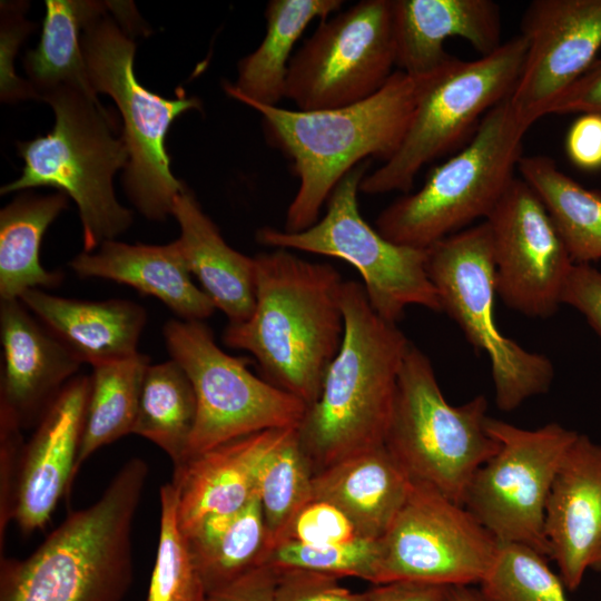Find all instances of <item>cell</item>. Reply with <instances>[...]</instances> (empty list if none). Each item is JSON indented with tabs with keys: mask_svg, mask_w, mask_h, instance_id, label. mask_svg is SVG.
Returning <instances> with one entry per match:
<instances>
[{
	"mask_svg": "<svg viewBox=\"0 0 601 601\" xmlns=\"http://www.w3.org/2000/svg\"><path fill=\"white\" fill-rule=\"evenodd\" d=\"M254 258V311L244 322L228 323L223 341L250 353L268 382L309 406L342 344L344 280L332 265L288 249Z\"/></svg>",
	"mask_w": 601,
	"mask_h": 601,
	"instance_id": "obj_1",
	"label": "cell"
},
{
	"mask_svg": "<svg viewBox=\"0 0 601 601\" xmlns=\"http://www.w3.org/2000/svg\"><path fill=\"white\" fill-rule=\"evenodd\" d=\"M344 335L317 400L296 427L315 473L384 445L410 342L371 306L364 286L342 288Z\"/></svg>",
	"mask_w": 601,
	"mask_h": 601,
	"instance_id": "obj_2",
	"label": "cell"
},
{
	"mask_svg": "<svg viewBox=\"0 0 601 601\" xmlns=\"http://www.w3.org/2000/svg\"><path fill=\"white\" fill-rule=\"evenodd\" d=\"M149 475L132 457L100 497L70 512L24 559L1 558L0 601H122L134 578L132 528Z\"/></svg>",
	"mask_w": 601,
	"mask_h": 601,
	"instance_id": "obj_3",
	"label": "cell"
},
{
	"mask_svg": "<svg viewBox=\"0 0 601 601\" xmlns=\"http://www.w3.org/2000/svg\"><path fill=\"white\" fill-rule=\"evenodd\" d=\"M422 78L394 71L373 96L325 110H289L243 104L262 117L265 137L293 164L298 189L286 213V231H302L318 219L336 185L367 158L387 161L398 149L420 95Z\"/></svg>",
	"mask_w": 601,
	"mask_h": 601,
	"instance_id": "obj_4",
	"label": "cell"
},
{
	"mask_svg": "<svg viewBox=\"0 0 601 601\" xmlns=\"http://www.w3.org/2000/svg\"><path fill=\"white\" fill-rule=\"evenodd\" d=\"M42 100L53 109L55 126L46 136L18 144L21 176L0 193L51 187L65 194L78 207L83 252L90 253L132 223V211L117 200L112 183L127 166V145L97 96L61 88Z\"/></svg>",
	"mask_w": 601,
	"mask_h": 601,
	"instance_id": "obj_5",
	"label": "cell"
},
{
	"mask_svg": "<svg viewBox=\"0 0 601 601\" xmlns=\"http://www.w3.org/2000/svg\"><path fill=\"white\" fill-rule=\"evenodd\" d=\"M529 128L509 98L501 101L460 151L428 173L417 191L381 211L375 228L395 244L426 249L475 219H486L515 178Z\"/></svg>",
	"mask_w": 601,
	"mask_h": 601,
	"instance_id": "obj_6",
	"label": "cell"
},
{
	"mask_svg": "<svg viewBox=\"0 0 601 601\" xmlns=\"http://www.w3.org/2000/svg\"><path fill=\"white\" fill-rule=\"evenodd\" d=\"M487 417L484 395L447 403L431 361L410 344L384 446L412 483L463 505L473 475L500 446L486 430Z\"/></svg>",
	"mask_w": 601,
	"mask_h": 601,
	"instance_id": "obj_7",
	"label": "cell"
},
{
	"mask_svg": "<svg viewBox=\"0 0 601 601\" xmlns=\"http://www.w3.org/2000/svg\"><path fill=\"white\" fill-rule=\"evenodd\" d=\"M525 52L526 41L519 35L479 59L464 61L452 57L439 70L422 78L417 102L398 149L381 167L365 175L359 191L410 193L425 165L472 136L484 116L511 96Z\"/></svg>",
	"mask_w": 601,
	"mask_h": 601,
	"instance_id": "obj_8",
	"label": "cell"
},
{
	"mask_svg": "<svg viewBox=\"0 0 601 601\" xmlns=\"http://www.w3.org/2000/svg\"><path fill=\"white\" fill-rule=\"evenodd\" d=\"M81 49L93 91L110 96L124 121L126 194L146 218L165 220L186 188L170 171L167 132L178 116L199 109V100L184 93L168 99L142 87L134 73L135 42L107 12L83 29Z\"/></svg>",
	"mask_w": 601,
	"mask_h": 601,
	"instance_id": "obj_9",
	"label": "cell"
},
{
	"mask_svg": "<svg viewBox=\"0 0 601 601\" xmlns=\"http://www.w3.org/2000/svg\"><path fill=\"white\" fill-rule=\"evenodd\" d=\"M426 270L441 311L460 326L476 351L487 355L499 410L511 412L550 390L552 362L504 336L494 321L495 269L486 220L426 248Z\"/></svg>",
	"mask_w": 601,
	"mask_h": 601,
	"instance_id": "obj_10",
	"label": "cell"
},
{
	"mask_svg": "<svg viewBox=\"0 0 601 601\" xmlns=\"http://www.w3.org/2000/svg\"><path fill=\"white\" fill-rule=\"evenodd\" d=\"M366 169L364 161L345 175L326 201V214L312 227L292 233L265 226L257 230V242L346 260L361 274L373 309L387 322L396 324L410 305L440 312L426 249L388 240L361 215L357 195Z\"/></svg>",
	"mask_w": 601,
	"mask_h": 601,
	"instance_id": "obj_11",
	"label": "cell"
},
{
	"mask_svg": "<svg viewBox=\"0 0 601 601\" xmlns=\"http://www.w3.org/2000/svg\"><path fill=\"white\" fill-rule=\"evenodd\" d=\"M162 335L170 358L184 368L196 394L186 459L245 435L298 426L307 405L253 374L245 357L225 353L204 322L174 318Z\"/></svg>",
	"mask_w": 601,
	"mask_h": 601,
	"instance_id": "obj_12",
	"label": "cell"
},
{
	"mask_svg": "<svg viewBox=\"0 0 601 601\" xmlns=\"http://www.w3.org/2000/svg\"><path fill=\"white\" fill-rule=\"evenodd\" d=\"M496 453L473 475L465 506L501 543H522L550 558L545 505L556 471L578 432L559 423L525 430L487 417Z\"/></svg>",
	"mask_w": 601,
	"mask_h": 601,
	"instance_id": "obj_13",
	"label": "cell"
},
{
	"mask_svg": "<svg viewBox=\"0 0 601 601\" xmlns=\"http://www.w3.org/2000/svg\"><path fill=\"white\" fill-rule=\"evenodd\" d=\"M394 66L392 0H362L322 20L293 55L285 98L304 111L356 104L381 90Z\"/></svg>",
	"mask_w": 601,
	"mask_h": 601,
	"instance_id": "obj_14",
	"label": "cell"
},
{
	"mask_svg": "<svg viewBox=\"0 0 601 601\" xmlns=\"http://www.w3.org/2000/svg\"><path fill=\"white\" fill-rule=\"evenodd\" d=\"M380 544L375 585L479 584L500 546L496 538L465 506L417 483H412L405 503Z\"/></svg>",
	"mask_w": 601,
	"mask_h": 601,
	"instance_id": "obj_15",
	"label": "cell"
},
{
	"mask_svg": "<svg viewBox=\"0 0 601 601\" xmlns=\"http://www.w3.org/2000/svg\"><path fill=\"white\" fill-rule=\"evenodd\" d=\"M493 243L495 290L513 311L551 317L573 262L544 204L521 177L514 178L485 219Z\"/></svg>",
	"mask_w": 601,
	"mask_h": 601,
	"instance_id": "obj_16",
	"label": "cell"
},
{
	"mask_svg": "<svg viewBox=\"0 0 601 601\" xmlns=\"http://www.w3.org/2000/svg\"><path fill=\"white\" fill-rule=\"evenodd\" d=\"M520 35L526 52L509 100L531 127L595 61L601 0H534L523 13Z\"/></svg>",
	"mask_w": 601,
	"mask_h": 601,
	"instance_id": "obj_17",
	"label": "cell"
},
{
	"mask_svg": "<svg viewBox=\"0 0 601 601\" xmlns=\"http://www.w3.org/2000/svg\"><path fill=\"white\" fill-rule=\"evenodd\" d=\"M0 410L36 426L82 362L20 299L0 300Z\"/></svg>",
	"mask_w": 601,
	"mask_h": 601,
	"instance_id": "obj_18",
	"label": "cell"
},
{
	"mask_svg": "<svg viewBox=\"0 0 601 601\" xmlns=\"http://www.w3.org/2000/svg\"><path fill=\"white\" fill-rule=\"evenodd\" d=\"M89 391V376L73 377L24 443L14 518L24 534L42 529L60 497L71 490Z\"/></svg>",
	"mask_w": 601,
	"mask_h": 601,
	"instance_id": "obj_19",
	"label": "cell"
},
{
	"mask_svg": "<svg viewBox=\"0 0 601 601\" xmlns=\"http://www.w3.org/2000/svg\"><path fill=\"white\" fill-rule=\"evenodd\" d=\"M544 534L569 590L580 587L601 548V444L578 434L552 482Z\"/></svg>",
	"mask_w": 601,
	"mask_h": 601,
	"instance_id": "obj_20",
	"label": "cell"
},
{
	"mask_svg": "<svg viewBox=\"0 0 601 601\" xmlns=\"http://www.w3.org/2000/svg\"><path fill=\"white\" fill-rule=\"evenodd\" d=\"M395 63L398 70L424 78L453 56L444 43L459 37L481 56L501 45V13L492 0H392Z\"/></svg>",
	"mask_w": 601,
	"mask_h": 601,
	"instance_id": "obj_21",
	"label": "cell"
},
{
	"mask_svg": "<svg viewBox=\"0 0 601 601\" xmlns=\"http://www.w3.org/2000/svg\"><path fill=\"white\" fill-rule=\"evenodd\" d=\"M294 427L245 435L189 456L174 466L183 532L210 515L230 514L257 494L259 471L269 453Z\"/></svg>",
	"mask_w": 601,
	"mask_h": 601,
	"instance_id": "obj_22",
	"label": "cell"
},
{
	"mask_svg": "<svg viewBox=\"0 0 601 601\" xmlns=\"http://www.w3.org/2000/svg\"><path fill=\"white\" fill-rule=\"evenodd\" d=\"M69 266L81 278L108 279L154 296L183 321L204 322L216 309L193 282L178 239L166 245L106 240L93 252L82 250Z\"/></svg>",
	"mask_w": 601,
	"mask_h": 601,
	"instance_id": "obj_23",
	"label": "cell"
},
{
	"mask_svg": "<svg viewBox=\"0 0 601 601\" xmlns=\"http://www.w3.org/2000/svg\"><path fill=\"white\" fill-rule=\"evenodd\" d=\"M19 299L82 363L95 366L138 353L147 313L134 302L67 298L39 288Z\"/></svg>",
	"mask_w": 601,
	"mask_h": 601,
	"instance_id": "obj_24",
	"label": "cell"
},
{
	"mask_svg": "<svg viewBox=\"0 0 601 601\" xmlns=\"http://www.w3.org/2000/svg\"><path fill=\"white\" fill-rule=\"evenodd\" d=\"M412 482L384 445L341 460L313 477V499L342 510L361 536L380 540L410 493Z\"/></svg>",
	"mask_w": 601,
	"mask_h": 601,
	"instance_id": "obj_25",
	"label": "cell"
},
{
	"mask_svg": "<svg viewBox=\"0 0 601 601\" xmlns=\"http://www.w3.org/2000/svg\"><path fill=\"white\" fill-rule=\"evenodd\" d=\"M188 268L229 323L248 319L255 307V258L231 248L187 187L173 205Z\"/></svg>",
	"mask_w": 601,
	"mask_h": 601,
	"instance_id": "obj_26",
	"label": "cell"
},
{
	"mask_svg": "<svg viewBox=\"0 0 601 601\" xmlns=\"http://www.w3.org/2000/svg\"><path fill=\"white\" fill-rule=\"evenodd\" d=\"M342 0H270L265 10L266 32L259 46L239 60L237 80L224 85L239 102L278 106L285 98L292 51L306 27L342 8Z\"/></svg>",
	"mask_w": 601,
	"mask_h": 601,
	"instance_id": "obj_27",
	"label": "cell"
},
{
	"mask_svg": "<svg viewBox=\"0 0 601 601\" xmlns=\"http://www.w3.org/2000/svg\"><path fill=\"white\" fill-rule=\"evenodd\" d=\"M68 207L62 193L47 196L24 193L0 211V300L19 299L33 288H53L60 272L47 270L40 246L50 224Z\"/></svg>",
	"mask_w": 601,
	"mask_h": 601,
	"instance_id": "obj_28",
	"label": "cell"
},
{
	"mask_svg": "<svg viewBox=\"0 0 601 601\" xmlns=\"http://www.w3.org/2000/svg\"><path fill=\"white\" fill-rule=\"evenodd\" d=\"M45 3L40 41L23 59L29 83L41 100L61 88L97 96L88 78L81 33L91 20L110 10L111 2L46 0Z\"/></svg>",
	"mask_w": 601,
	"mask_h": 601,
	"instance_id": "obj_29",
	"label": "cell"
},
{
	"mask_svg": "<svg viewBox=\"0 0 601 601\" xmlns=\"http://www.w3.org/2000/svg\"><path fill=\"white\" fill-rule=\"evenodd\" d=\"M184 534L207 594L262 565L269 550L258 494L238 512L207 516Z\"/></svg>",
	"mask_w": 601,
	"mask_h": 601,
	"instance_id": "obj_30",
	"label": "cell"
},
{
	"mask_svg": "<svg viewBox=\"0 0 601 601\" xmlns=\"http://www.w3.org/2000/svg\"><path fill=\"white\" fill-rule=\"evenodd\" d=\"M518 169L544 204L573 264L601 259V190L583 187L548 156H522Z\"/></svg>",
	"mask_w": 601,
	"mask_h": 601,
	"instance_id": "obj_31",
	"label": "cell"
},
{
	"mask_svg": "<svg viewBox=\"0 0 601 601\" xmlns=\"http://www.w3.org/2000/svg\"><path fill=\"white\" fill-rule=\"evenodd\" d=\"M150 364L138 352L92 367L90 391L72 480L99 449L132 434L145 372Z\"/></svg>",
	"mask_w": 601,
	"mask_h": 601,
	"instance_id": "obj_32",
	"label": "cell"
},
{
	"mask_svg": "<svg viewBox=\"0 0 601 601\" xmlns=\"http://www.w3.org/2000/svg\"><path fill=\"white\" fill-rule=\"evenodd\" d=\"M196 415V394L184 368L171 358L149 364L132 434L160 447L176 466L186 459Z\"/></svg>",
	"mask_w": 601,
	"mask_h": 601,
	"instance_id": "obj_33",
	"label": "cell"
},
{
	"mask_svg": "<svg viewBox=\"0 0 601 601\" xmlns=\"http://www.w3.org/2000/svg\"><path fill=\"white\" fill-rule=\"evenodd\" d=\"M314 475L294 427L269 453L258 474L257 494L268 531L269 549L300 508L313 499Z\"/></svg>",
	"mask_w": 601,
	"mask_h": 601,
	"instance_id": "obj_34",
	"label": "cell"
},
{
	"mask_svg": "<svg viewBox=\"0 0 601 601\" xmlns=\"http://www.w3.org/2000/svg\"><path fill=\"white\" fill-rule=\"evenodd\" d=\"M159 501V540L146 601H206V589L178 522V494L171 482L160 486Z\"/></svg>",
	"mask_w": 601,
	"mask_h": 601,
	"instance_id": "obj_35",
	"label": "cell"
},
{
	"mask_svg": "<svg viewBox=\"0 0 601 601\" xmlns=\"http://www.w3.org/2000/svg\"><path fill=\"white\" fill-rule=\"evenodd\" d=\"M480 584L483 601H569L546 556L522 543H501Z\"/></svg>",
	"mask_w": 601,
	"mask_h": 601,
	"instance_id": "obj_36",
	"label": "cell"
},
{
	"mask_svg": "<svg viewBox=\"0 0 601 601\" xmlns=\"http://www.w3.org/2000/svg\"><path fill=\"white\" fill-rule=\"evenodd\" d=\"M381 558L380 540L311 545L280 541L267 552L263 564L275 570L299 569L336 578L353 577L376 584Z\"/></svg>",
	"mask_w": 601,
	"mask_h": 601,
	"instance_id": "obj_37",
	"label": "cell"
},
{
	"mask_svg": "<svg viewBox=\"0 0 601 601\" xmlns=\"http://www.w3.org/2000/svg\"><path fill=\"white\" fill-rule=\"evenodd\" d=\"M361 538L363 536L342 510L327 501L312 499L290 520L277 542L331 545L353 542Z\"/></svg>",
	"mask_w": 601,
	"mask_h": 601,
	"instance_id": "obj_38",
	"label": "cell"
},
{
	"mask_svg": "<svg viewBox=\"0 0 601 601\" xmlns=\"http://www.w3.org/2000/svg\"><path fill=\"white\" fill-rule=\"evenodd\" d=\"M22 427L8 412L0 410V553H3L8 526L16 518L21 456Z\"/></svg>",
	"mask_w": 601,
	"mask_h": 601,
	"instance_id": "obj_39",
	"label": "cell"
},
{
	"mask_svg": "<svg viewBox=\"0 0 601 601\" xmlns=\"http://www.w3.org/2000/svg\"><path fill=\"white\" fill-rule=\"evenodd\" d=\"M276 601H373L372 590L353 592L339 578L299 569L276 570Z\"/></svg>",
	"mask_w": 601,
	"mask_h": 601,
	"instance_id": "obj_40",
	"label": "cell"
},
{
	"mask_svg": "<svg viewBox=\"0 0 601 601\" xmlns=\"http://www.w3.org/2000/svg\"><path fill=\"white\" fill-rule=\"evenodd\" d=\"M562 304L580 312L601 337V272L592 265H573Z\"/></svg>",
	"mask_w": 601,
	"mask_h": 601,
	"instance_id": "obj_41",
	"label": "cell"
},
{
	"mask_svg": "<svg viewBox=\"0 0 601 601\" xmlns=\"http://www.w3.org/2000/svg\"><path fill=\"white\" fill-rule=\"evenodd\" d=\"M565 150L578 168L601 169V116L582 114L575 119L566 134Z\"/></svg>",
	"mask_w": 601,
	"mask_h": 601,
	"instance_id": "obj_42",
	"label": "cell"
},
{
	"mask_svg": "<svg viewBox=\"0 0 601 601\" xmlns=\"http://www.w3.org/2000/svg\"><path fill=\"white\" fill-rule=\"evenodd\" d=\"M552 114L601 116V58H597L589 69L550 105L546 115Z\"/></svg>",
	"mask_w": 601,
	"mask_h": 601,
	"instance_id": "obj_43",
	"label": "cell"
},
{
	"mask_svg": "<svg viewBox=\"0 0 601 601\" xmlns=\"http://www.w3.org/2000/svg\"><path fill=\"white\" fill-rule=\"evenodd\" d=\"M276 570L258 565L207 594L206 601H276Z\"/></svg>",
	"mask_w": 601,
	"mask_h": 601,
	"instance_id": "obj_44",
	"label": "cell"
},
{
	"mask_svg": "<svg viewBox=\"0 0 601 601\" xmlns=\"http://www.w3.org/2000/svg\"><path fill=\"white\" fill-rule=\"evenodd\" d=\"M373 601H444L446 587L418 582H392L371 588Z\"/></svg>",
	"mask_w": 601,
	"mask_h": 601,
	"instance_id": "obj_45",
	"label": "cell"
},
{
	"mask_svg": "<svg viewBox=\"0 0 601 601\" xmlns=\"http://www.w3.org/2000/svg\"><path fill=\"white\" fill-rule=\"evenodd\" d=\"M444 601H483V598L471 585H450L446 587Z\"/></svg>",
	"mask_w": 601,
	"mask_h": 601,
	"instance_id": "obj_46",
	"label": "cell"
},
{
	"mask_svg": "<svg viewBox=\"0 0 601 601\" xmlns=\"http://www.w3.org/2000/svg\"><path fill=\"white\" fill-rule=\"evenodd\" d=\"M590 569H592L595 572L601 573V548L598 551L597 555L594 556Z\"/></svg>",
	"mask_w": 601,
	"mask_h": 601,
	"instance_id": "obj_47",
	"label": "cell"
}]
</instances>
